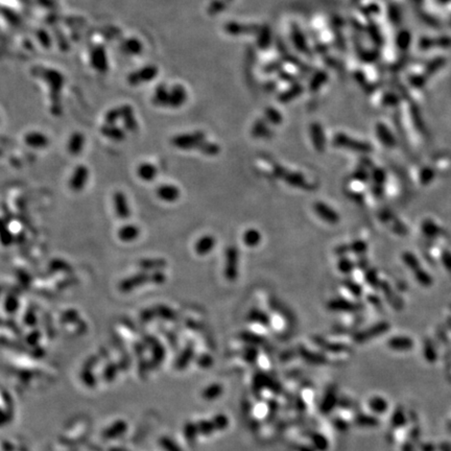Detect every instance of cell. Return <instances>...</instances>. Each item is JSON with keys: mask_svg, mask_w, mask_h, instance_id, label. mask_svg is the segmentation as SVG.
Here are the masks:
<instances>
[{"mask_svg": "<svg viewBox=\"0 0 451 451\" xmlns=\"http://www.w3.org/2000/svg\"><path fill=\"white\" fill-rule=\"evenodd\" d=\"M32 73L34 76L42 78L43 81L49 87L50 93V113L54 116H61L63 113V107L61 101V91L64 86V76L63 74L56 70L45 67H34L32 69Z\"/></svg>", "mask_w": 451, "mask_h": 451, "instance_id": "6da1fadb", "label": "cell"}, {"mask_svg": "<svg viewBox=\"0 0 451 451\" xmlns=\"http://www.w3.org/2000/svg\"><path fill=\"white\" fill-rule=\"evenodd\" d=\"M206 140V134L203 131H194L186 134L176 135L171 138L170 143L176 149L189 151L193 149H198L200 145Z\"/></svg>", "mask_w": 451, "mask_h": 451, "instance_id": "7a4b0ae2", "label": "cell"}, {"mask_svg": "<svg viewBox=\"0 0 451 451\" xmlns=\"http://www.w3.org/2000/svg\"><path fill=\"white\" fill-rule=\"evenodd\" d=\"M240 254L238 249L235 246H230L225 250L224 254V268L223 275L228 281H235L238 277V260Z\"/></svg>", "mask_w": 451, "mask_h": 451, "instance_id": "3957f363", "label": "cell"}, {"mask_svg": "<svg viewBox=\"0 0 451 451\" xmlns=\"http://www.w3.org/2000/svg\"><path fill=\"white\" fill-rule=\"evenodd\" d=\"M150 282V273L145 271H140L134 275L125 278L118 284V289L124 294H129L147 283Z\"/></svg>", "mask_w": 451, "mask_h": 451, "instance_id": "277c9868", "label": "cell"}, {"mask_svg": "<svg viewBox=\"0 0 451 451\" xmlns=\"http://www.w3.org/2000/svg\"><path fill=\"white\" fill-rule=\"evenodd\" d=\"M158 68L157 66L155 65H145L143 66L142 68L131 72L128 77L127 81L131 86H139L143 83H148L155 79L158 75Z\"/></svg>", "mask_w": 451, "mask_h": 451, "instance_id": "5b68a950", "label": "cell"}, {"mask_svg": "<svg viewBox=\"0 0 451 451\" xmlns=\"http://www.w3.org/2000/svg\"><path fill=\"white\" fill-rule=\"evenodd\" d=\"M90 64L96 71L100 73L107 72L109 69V63L107 58V52L103 45H95L90 50Z\"/></svg>", "mask_w": 451, "mask_h": 451, "instance_id": "8992f818", "label": "cell"}, {"mask_svg": "<svg viewBox=\"0 0 451 451\" xmlns=\"http://www.w3.org/2000/svg\"><path fill=\"white\" fill-rule=\"evenodd\" d=\"M88 180H89V168L84 164H79L74 168L70 177L69 187L74 192L82 191L86 187Z\"/></svg>", "mask_w": 451, "mask_h": 451, "instance_id": "52a82bcc", "label": "cell"}, {"mask_svg": "<svg viewBox=\"0 0 451 451\" xmlns=\"http://www.w3.org/2000/svg\"><path fill=\"white\" fill-rule=\"evenodd\" d=\"M113 207L115 214L119 219H129L131 216V208L125 192L118 190L113 194Z\"/></svg>", "mask_w": 451, "mask_h": 451, "instance_id": "ba28073f", "label": "cell"}, {"mask_svg": "<svg viewBox=\"0 0 451 451\" xmlns=\"http://www.w3.org/2000/svg\"><path fill=\"white\" fill-rule=\"evenodd\" d=\"M156 195L165 203H176L181 196V190L176 185L163 184L156 188Z\"/></svg>", "mask_w": 451, "mask_h": 451, "instance_id": "9c48e42d", "label": "cell"}, {"mask_svg": "<svg viewBox=\"0 0 451 451\" xmlns=\"http://www.w3.org/2000/svg\"><path fill=\"white\" fill-rule=\"evenodd\" d=\"M187 100V91L182 85L177 84L169 88L168 108H180Z\"/></svg>", "mask_w": 451, "mask_h": 451, "instance_id": "30bf717a", "label": "cell"}, {"mask_svg": "<svg viewBox=\"0 0 451 451\" xmlns=\"http://www.w3.org/2000/svg\"><path fill=\"white\" fill-rule=\"evenodd\" d=\"M132 113H134V109L130 104H123L119 105V107H115L104 114V124L115 125V123L119 121V119L123 121L126 116Z\"/></svg>", "mask_w": 451, "mask_h": 451, "instance_id": "8fae6325", "label": "cell"}, {"mask_svg": "<svg viewBox=\"0 0 451 451\" xmlns=\"http://www.w3.org/2000/svg\"><path fill=\"white\" fill-rule=\"evenodd\" d=\"M216 245V240L213 235H204L198 238L194 245V251L198 256H206L210 254Z\"/></svg>", "mask_w": 451, "mask_h": 451, "instance_id": "7c38bea8", "label": "cell"}, {"mask_svg": "<svg viewBox=\"0 0 451 451\" xmlns=\"http://www.w3.org/2000/svg\"><path fill=\"white\" fill-rule=\"evenodd\" d=\"M24 142L26 145L33 149H45L49 145V139L41 132H29L24 136Z\"/></svg>", "mask_w": 451, "mask_h": 451, "instance_id": "4fadbf2b", "label": "cell"}, {"mask_svg": "<svg viewBox=\"0 0 451 451\" xmlns=\"http://www.w3.org/2000/svg\"><path fill=\"white\" fill-rule=\"evenodd\" d=\"M117 236L124 243L135 242L140 236V229L134 223H126L118 229Z\"/></svg>", "mask_w": 451, "mask_h": 451, "instance_id": "5bb4252c", "label": "cell"}, {"mask_svg": "<svg viewBox=\"0 0 451 451\" xmlns=\"http://www.w3.org/2000/svg\"><path fill=\"white\" fill-rule=\"evenodd\" d=\"M313 208H314L315 213L319 215L322 219H324L325 221H327L329 223H336L340 221L339 214L334 210L331 209L328 205H326L322 202H317L314 204Z\"/></svg>", "mask_w": 451, "mask_h": 451, "instance_id": "9a60e30c", "label": "cell"}, {"mask_svg": "<svg viewBox=\"0 0 451 451\" xmlns=\"http://www.w3.org/2000/svg\"><path fill=\"white\" fill-rule=\"evenodd\" d=\"M99 132L103 137L108 138L112 141H115V142H121L126 139V132L124 131V129L119 128L115 125L104 124L100 128Z\"/></svg>", "mask_w": 451, "mask_h": 451, "instance_id": "2e32d148", "label": "cell"}, {"mask_svg": "<svg viewBox=\"0 0 451 451\" xmlns=\"http://www.w3.org/2000/svg\"><path fill=\"white\" fill-rule=\"evenodd\" d=\"M137 176L144 182H152L157 178L158 168L151 162H142L137 167Z\"/></svg>", "mask_w": 451, "mask_h": 451, "instance_id": "e0dca14e", "label": "cell"}, {"mask_svg": "<svg viewBox=\"0 0 451 451\" xmlns=\"http://www.w3.org/2000/svg\"><path fill=\"white\" fill-rule=\"evenodd\" d=\"M167 265V262L164 258H143L138 262V267L141 271L145 272H154V271H163Z\"/></svg>", "mask_w": 451, "mask_h": 451, "instance_id": "ac0fdd59", "label": "cell"}, {"mask_svg": "<svg viewBox=\"0 0 451 451\" xmlns=\"http://www.w3.org/2000/svg\"><path fill=\"white\" fill-rule=\"evenodd\" d=\"M152 102L157 107H168L169 103V88H167L166 84H159L156 89L155 93L152 98Z\"/></svg>", "mask_w": 451, "mask_h": 451, "instance_id": "d6986e66", "label": "cell"}, {"mask_svg": "<svg viewBox=\"0 0 451 451\" xmlns=\"http://www.w3.org/2000/svg\"><path fill=\"white\" fill-rule=\"evenodd\" d=\"M121 50L126 55L129 56H137L140 55L143 49V45L140 42V40L137 38H128L125 39L121 43Z\"/></svg>", "mask_w": 451, "mask_h": 451, "instance_id": "ffe728a7", "label": "cell"}, {"mask_svg": "<svg viewBox=\"0 0 451 451\" xmlns=\"http://www.w3.org/2000/svg\"><path fill=\"white\" fill-rule=\"evenodd\" d=\"M276 175L281 176L289 185H291V186L300 188L306 187V182H305V179L301 174H297V172H287L281 168H278L276 170Z\"/></svg>", "mask_w": 451, "mask_h": 451, "instance_id": "44dd1931", "label": "cell"}, {"mask_svg": "<svg viewBox=\"0 0 451 451\" xmlns=\"http://www.w3.org/2000/svg\"><path fill=\"white\" fill-rule=\"evenodd\" d=\"M85 145V136L81 132H74L70 136L67 144V149L69 154L72 156H77L82 153Z\"/></svg>", "mask_w": 451, "mask_h": 451, "instance_id": "7402d4cb", "label": "cell"}, {"mask_svg": "<svg viewBox=\"0 0 451 451\" xmlns=\"http://www.w3.org/2000/svg\"><path fill=\"white\" fill-rule=\"evenodd\" d=\"M335 143L340 147H344V148H348L351 149L355 152H362V153H368L371 151V147L369 144L366 143H362V142H357V141H353L348 139L347 137L345 136H340L336 138Z\"/></svg>", "mask_w": 451, "mask_h": 451, "instance_id": "603a6c76", "label": "cell"}, {"mask_svg": "<svg viewBox=\"0 0 451 451\" xmlns=\"http://www.w3.org/2000/svg\"><path fill=\"white\" fill-rule=\"evenodd\" d=\"M260 241H261V235L257 230L249 229L245 232L244 242H245L246 246L251 247V248L256 247L260 243Z\"/></svg>", "mask_w": 451, "mask_h": 451, "instance_id": "cb8c5ba5", "label": "cell"}, {"mask_svg": "<svg viewBox=\"0 0 451 451\" xmlns=\"http://www.w3.org/2000/svg\"><path fill=\"white\" fill-rule=\"evenodd\" d=\"M328 306L332 310H355L357 308L356 305L342 299L332 300L328 304Z\"/></svg>", "mask_w": 451, "mask_h": 451, "instance_id": "d4e9b609", "label": "cell"}, {"mask_svg": "<svg viewBox=\"0 0 451 451\" xmlns=\"http://www.w3.org/2000/svg\"><path fill=\"white\" fill-rule=\"evenodd\" d=\"M197 150L198 152L206 156H216L219 154L220 148L213 142H208L207 140H205Z\"/></svg>", "mask_w": 451, "mask_h": 451, "instance_id": "484cf974", "label": "cell"}, {"mask_svg": "<svg viewBox=\"0 0 451 451\" xmlns=\"http://www.w3.org/2000/svg\"><path fill=\"white\" fill-rule=\"evenodd\" d=\"M2 14L6 18V20L9 23H11L13 26H19L21 24V22H22L20 16L17 14V13L13 11V10H11L10 8L3 7Z\"/></svg>", "mask_w": 451, "mask_h": 451, "instance_id": "4316f807", "label": "cell"}, {"mask_svg": "<svg viewBox=\"0 0 451 451\" xmlns=\"http://www.w3.org/2000/svg\"><path fill=\"white\" fill-rule=\"evenodd\" d=\"M36 37L38 39L39 43L41 44L44 48L48 49L52 46V38L50 34L45 29H38L36 31Z\"/></svg>", "mask_w": 451, "mask_h": 451, "instance_id": "83f0119b", "label": "cell"}, {"mask_svg": "<svg viewBox=\"0 0 451 451\" xmlns=\"http://www.w3.org/2000/svg\"><path fill=\"white\" fill-rule=\"evenodd\" d=\"M6 311L10 314H14L18 311L19 308V300L15 295H8L5 301Z\"/></svg>", "mask_w": 451, "mask_h": 451, "instance_id": "f1b7e54d", "label": "cell"}, {"mask_svg": "<svg viewBox=\"0 0 451 451\" xmlns=\"http://www.w3.org/2000/svg\"><path fill=\"white\" fill-rule=\"evenodd\" d=\"M54 37L58 43V46L62 51H68L70 49V44L68 42L67 38L65 37L63 32L60 29H55L54 31Z\"/></svg>", "mask_w": 451, "mask_h": 451, "instance_id": "f546056e", "label": "cell"}, {"mask_svg": "<svg viewBox=\"0 0 451 451\" xmlns=\"http://www.w3.org/2000/svg\"><path fill=\"white\" fill-rule=\"evenodd\" d=\"M123 123H124V127H125L126 131H128V132L134 133L138 130V123H137V119H136L134 113L129 114L128 116H126L123 119Z\"/></svg>", "mask_w": 451, "mask_h": 451, "instance_id": "4dcf8cb0", "label": "cell"}, {"mask_svg": "<svg viewBox=\"0 0 451 451\" xmlns=\"http://www.w3.org/2000/svg\"><path fill=\"white\" fill-rule=\"evenodd\" d=\"M49 268L52 271H59V272H67V273H69V272L72 271L70 265L66 261L62 260V259L52 260L50 262V264H49Z\"/></svg>", "mask_w": 451, "mask_h": 451, "instance_id": "1f68e13d", "label": "cell"}, {"mask_svg": "<svg viewBox=\"0 0 451 451\" xmlns=\"http://www.w3.org/2000/svg\"><path fill=\"white\" fill-rule=\"evenodd\" d=\"M166 275L163 271H154L150 273V283L161 285L166 281Z\"/></svg>", "mask_w": 451, "mask_h": 451, "instance_id": "d6a6232c", "label": "cell"}, {"mask_svg": "<svg viewBox=\"0 0 451 451\" xmlns=\"http://www.w3.org/2000/svg\"><path fill=\"white\" fill-rule=\"evenodd\" d=\"M61 320L63 323H76L78 321V312L73 309H69L62 314Z\"/></svg>", "mask_w": 451, "mask_h": 451, "instance_id": "836d02e7", "label": "cell"}, {"mask_svg": "<svg viewBox=\"0 0 451 451\" xmlns=\"http://www.w3.org/2000/svg\"><path fill=\"white\" fill-rule=\"evenodd\" d=\"M367 249H368V246L363 241H356L349 247V250H352V252H354V253H356V254L365 253Z\"/></svg>", "mask_w": 451, "mask_h": 451, "instance_id": "e575fe53", "label": "cell"}, {"mask_svg": "<svg viewBox=\"0 0 451 451\" xmlns=\"http://www.w3.org/2000/svg\"><path fill=\"white\" fill-rule=\"evenodd\" d=\"M339 269L341 272H343L345 274H348L353 270V263L350 260H348L347 258H343L339 262Z\"/></svg>", "mask_w": 451, "mask_h": 451, "instance_id": "d590c367", "label": "cell"}, {"mask_svg": "<svg viewBox=\"0 0 451 451\" xmlns=\"http://www.w3.org/2000/svg\"><path fill=\"white\" fill-rule=\"evenodd\" d=\"M222 9H223L222 2H220V0H213V2H212L208 7V13L211 15H213V14H216V13L220 12Z\"/></svg>", "mask_w": 451, "mask_h": 451, "instance_id": "8d00e7d4", "label": "cell"}, {"mask_svg": "<svg viewBox=\"0 0 451 451\" xmlns=\"http://www.w3.org/2000/svg\"><path fill=\"white\" fill-rule=\"evenodd\" d=\"M251 317H252V320H254V321H257V322H260V323H262V324H265V323H268L269 322V319L267 317V315H265L263 312H261V311H258V310H253L251 312Z\"/></svg>", "mask_w": 451, "mask_h": 451, "instance_id": "74e56055", "label": "cell"}, {"mask_svg": "<svg viewBox=\"0 0 451 451\" xmlns=\"http://www.w3.org/2000/svg\"><path fill=\"white\" fill-rule=\"evenodd\" d=\"M24 322L28 325H30L31 327L36 324L37 317H36V314H35L34 310L30 309V310H28V312L24 313Z\"/></svg>", "mask_w": 451, "mask_h": 451, "instance_id": "f35d334b", "label": "cell"}, {"mask_svg": "<svg viewBox=\"0 0 451 451\" xmlns=\"http://www.w3.org/2000/svg\"><path fill=\"white\" fill-rule=\"evenodd\" d=\"M346 286L350 289V291L351 293L353 294V295H355V296H357V297H360L361 295H362V291H363V289H362V287L358 285L357 283H355V282H350V281H348V282H346Z\"/></svg>", "mask_w": 451, "mask_h": 451, "instance_id": "ab89813d", "label": "cell"}, {"mask_svg": "<svg viewBox=\"0 0 451 451\" xmlns=\"http://www.w3.org/2000/svg\"><path fill=\"white\" fill-rule=\"evenodd\" d=\"M2 240H3L4 246L8 247V246H11V245L13 244V242H14V236H13V234L11 233L10 230H8L7 228H5Z\"/></svg>", "mask_w": 451, "mask_h": 451, "instance_id": "60d3db41", "label": "cell"}, {"mask_svg": "<svg viewBox=\"0 0 451 451\" xmlns=\"http://www.w3.org/2000/svg\"><path fill=\"white\" fill-rule=\"evenodd\" d=\"M403 259H404L405 263L408 265V267H409V268H412V269H416L417 265H419V264L417 263L416 258H415L412 254H409V253H405V254L403 255Z\"/></svg>", "mask_w": 451, "mask_h": 451, "instance_id": "b9f144b4", "label": "cell"}, {"mask_svg": "<svg viewBox=\"0 0 451 451\" xmlns=\"http://www.w3.org/2000/svg\"><path fill=\"white\" fill-rule=\"evenodd\" d=\"M373 179H374V181L376 182V184L381 185V184L384 182V180H386V176H384L383 170L378 169V168L375 169V170L373 171Z\"/></svg>", "mask_w": 451, "mask_h": 451, "instance_id": "7bdbcfd3", "label": "cell"}, {"mask_svg": "<svg viewBox=\"0 0 451 451\" xmlns=\"http://www.w3.org/2000/svg\"><path fill=\"white\" fill-rule=\"evenodd\" d=\"M36 2L41 7L45 8V9H48V10L56 9L57 6H58L56 0H36Z\"/></svg>", "mask_w": 451, "mask_h": 451, "instance_id": "ee69618b", "label": "cell"}, {"mask_svg": "<svg viewBox=\"0 0 451 451\" xmlns=\"http://www.w3.org/2000/svg\"><path fill=\"white\" fill-rule=\"evenodd\" d=\"M366 279L372 286H376L378 283V278H377V274L375 273V271H369L367 273Z\"/></svg>", "mask_w": 451, "mask_h": 451, "instance_id": "f6af8a7d", "label": "cell"}, {"mask_svg": "<svg viewBox=\"0 0 451 451\" xmlns=\"http://www.w3.org/2000/svg\"><path fill=\"white\" fill-rule=\"evenodd\" d=\"M18 274H19L18 278H19L20 282H21L23 285H30V283H31V277H30V275H29L28 273H26V272H23V271H19Z\"/></svg>", "mask_w": 451, "mask_h": 451, "instance_id": "bcb514c9", "label": "cell"}, {"mask_svg": "<svg viewBox=\"0 0 451 451\" xmlns=\"http://www.w3.org/2000/svg\"><path fill=\"white\" fill-rule=\"evenodd\" d=\"M417 279L419 280V281H421L423 284H425V283H427V275H425L424 273H417Z\"/></svg>", "mask_w": 451, "mask_h": 451, "instance_id": "7dc6e473", "label": "cell"}]
</instances>
